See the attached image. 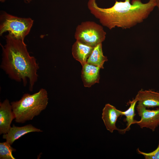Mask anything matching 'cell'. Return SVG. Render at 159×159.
Here are the masks:
<instances>
[{
  "instance_id": "obj_7",
  "label": "cell",
  "mask_w": 159,
  "mask_h": 159,
  "mask_svg": "<svg viewBox=\"0 0 159 159\" xmlns=\"http://www.w3.org/2000/svg\"><path fill=\"white\" fill-rule=\"evenodd\" d=\"M121 115H123L122 111L109 104L105 105L102 110V118L107 129L110 132L112 133L116 130L122 132V130L116 126L117 119Z\"/></svg>"
},
{
  "instance_id": "obj_2",
  "label": "cell",
  "mask_w": 159,
  "mask_h": 159,
  "mask_svg": "<svg viewBox=\"0 0 159 159\" xmlns=\"http://www.w3.org/2000/svg\"><path fill=\"white\" fill-rule=\"evenodd\" d=\"M2 49L1 68L11 79L22 82L25 87L28 81L32 91L37 81L39 64L28 52L24 40L13 37L9 34Z\"/></svg>"
},
{
  "instance_id": "obj_6",
  "label": "cell",
  "mask_w": 159,
  "mask_h": 159,
  "mask_svg": "<svg viewBox=\"0 0 159 159\" xmlns=\"http://www.w3.org/2000/svg\"><path fill=\"white\" fill-rule=\"evenodd\" d=\"M136 110L141 119L137 121L136 124L141 128L146 127L154 131L159 125V109H147L143 106L138 104Z\"/></svg>"
},
{
  "instance_id": "obj_10",
  "label": "cell",
  "mask_w": 159,
  "mask_h": 159,
  "mask_svg": "<svg viewBox=\"0 0 159 159\" xmlns=\"http://www.w3.org/2000/svg\"><path fill=\"white\" fill-rule=\"evenodd\" d=\"M82 66L81 78L85 87H90L95 83H99L100 68L87 62Z\"/></svg>"
},
{
  "instance_id": "obj_1",
  "label": "cell",
  "mask_w": 159,
  "mask_h": 159,
  "mask_svg": "<svg viewBox=\"0 0 159 159\" xmlns=\"http://www.w3.org/2000/svg\"><path fill=\"white\" fill-rule=\"evenodd\" d=\"M156 6V0L143 3L141 0L116 1L113 6L102 8L96 0H89L87 7L90 13L103 26L111 30L116 27L130 29L143 22Z\"/></svg>"
},
{
  "instance_id": "obj_11",
  "label": "cell",
  "mask_w": 159,
  "mask_h": 159,
  "mask_svg": "<svg viewBox=\"0 0 159 159\" xmlns=\"http://www.w3.org/2000/svg\"><path fill=\"white\" fill-rule=\"evenodd\" d=\"M138 103L146 108L159 107V92L151 90H139L135 97Z\"/></svg>"
},
{
  "instance_id": "obj_16",
  "label": "cell",
  "mask_w": 159,
  "mask_h": 159,
  "mask_svg": "<svg viewBox=\"0 0 159 159\" xmlns=\"http://www.w3.org/2000/svg\"><path fill=\"white\" fill-rule=\"evenodd\" d=\"M137 151L139 154L143 155L145 159H159V142L156 149L151 152L145 153L141 151L139 148L137 149Z\"/></svg>"
},
{
  "instance_id": "obj_14",
  "label": "cell",
  "mask_w": 159,
  "mask_h": 159,
  "mask_svg": "<svg viewBox=\"0 0 159 159\" xmlns=\"http://www.w3.org/2000/svg\"><path fill=\"white\" fill-rule=\"evenodd\" d=\"M138 102V100L135 97L132 101L129 100L128 102L130 106L129 108L125 111H122L123 115L125 116L126 118L124 120L125 122H127V127L124 129L122 130V133H125L126 131L129 130L130 126L136 123L137 121L134 119L135 115V107L136 103Z\"/></svg>"
},
{
  "instance_id": "obj_5",
  "label": "cell",
  "mask_w": 159,
  "mask_h": 159,
  "mask_svg": "<svg viewBox=\"0 0 159 159\" xmlns=\"http://www.w3.org/2000/svg\"><path fill=\"white\" fill-rule=\"evenodd\" d=\"M106 33L102 26L95 22H82L77 27L74 34L76 40L94 47L102 43Z\"/></svg>"
},
{
  "instance_id": "obj_12",
  "label": "cell",
  "mask_w": 159,
  "mask_h": 159,
  "mask_svg": "<svg viewBox=\"0 0 159 159\" xmlns=\"http://www.w3.org/2000/svg\"><path fill=\"white\" fill-rule=\"evenodd\" d=\"M94 47L76 40L72 46V55L74 58L82 65L87 62Z\"/></svg>"
},
{
  "instance_id": "obj_19",
  "label": "cell",
  "mask_w": 159,
  "mask_h": 159,
  "mask_svg": "<svg viewBox=\"0 0 159 159\" xmlns=\"http://www.w3.org/2000/svg\"><path fill=\"white\" fill-rule=\"evenodd\" d=\"M6 0H0V2H4L6 1Z\"/></svg>"
},
{
  "instance_id": "obj_3",
  "label": "cell",
  "mask_w": 159,
  "mask_h": 159,
  "mask_svg": "<svg viewBox=\"0 0 159 159\" xmlns=\"http://www.w3.org/2000/svg\"><path fill=\"white\" fill-rule=\"evenodd\" d=\"M48 99L47 90L42 88L32 95L24 94L19 100L11 102L16 122L24 123L32 120L46 108Z\"/></svg>"
},
{
  "instance_id": "obj_18",
  "label": "cell",
  "mask_w": 159,
  "mask_h": 159,
  "mask_svg": "<svg viewBox=\"0 0 159 159\" xmlns=\"http://www.w3.org/2000/svg\"><path fill=\"white\" fill-rule=\"evenodd\" d=\"M25 2L28 3L31 2L32 0H23Z\"/></svg>"
},
{
  "instance_id": "obj_17",
  "label": "cell",
  "mask_w": 159,
  "mask_h": 159,
  "mask_svg": "<svg viewBox=\"0 0 159 159\" xmlns=\"http://www.w3.org/2000/svg\"><path fill=\"white\" fill-rule=\"evenodd\" d=\"M156 6L158 7L159 11V0H156Z\"/></svg>"
},
{
  "instance_id": "obj_9",
  "label": "cell",
  "mask_w": 159,
  "mask_h": 159,
  "mask_svg": "<svg viewBox=\"0 0 159 159\" xmlns=\"http://www.w3.org/2000/svg\"><path fill=\"white\" fill-rule=\"evenodd\" d=\"M42 131L40 129L35 127L31 124L20 127L13 125L7 133L3 134V138L6 139V141L12 145L16 140L28 133Z\"/></svg>"
},
{
  "instance_id": "obj_4",
  "label": "cell",
  "mask_w": 159,
  "mask_h": 159,
  "mask_svg": "<svg viewBox=\"0 0 159 159\" xmlns=\"http://www.w3.org/2000/svg\"><path fill=\"white\" fill-rule=\"evenodd\" d=\"M33 21L30 18L18 17L3 11L0 16V35L8 32L14 38L24 40L30 32Z\"/></svg>"
},
{
  "instance_id": "obj_13",
  "label": "cell",
  "mask_w": 159,
  "mask_h": 159,
  "mask_svg": "<svg viewBox=\"0 0 159 159\" xmlns=\"http://www.w3.org/2000/svg\"><path fill=\"white\" fill-rule=\"evenodd\" d=\"M107 60V57L103 55L102 43H100L94 47L87 60V62L98 67L100 69H103L104 63Z\"/></svg>"
},
{
  "instance_id": "obj_15",
  "label": "cell",
  "mask_w": 159,
  "mask_h": 159,
  "mask_svg": "<svg viewBox=\"0 0 159 159\" xmlns=\"http://www.w3.org/2000/svg\"><path fill=\"white\" fill-rule=\"evenodd\" d=\"M10 144L6 141L0 143V159H15L12 152L16 149L12 148Z\"/></svg>"
},
{
  "instance_id": "obj_8",
  "label": "cell",
  "mask_w": 159,
  "mask_h": 159,
  "mask_svg": "<svg viewBox=\"0 0 159 159\" xmlns=\"http://www.w3.org/2000/svg\"><path fill=\"white\" fill-rule=\"evenodd\" d=\"M15 119L11 105L7 99L0 103V134L7 133Z\"/></svg>"
}]
</instances>
